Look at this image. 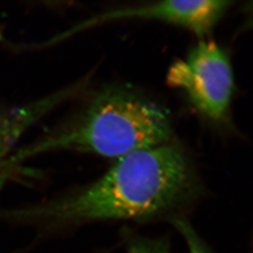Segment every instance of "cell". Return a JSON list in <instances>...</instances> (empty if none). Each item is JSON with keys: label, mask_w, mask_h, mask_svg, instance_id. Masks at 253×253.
<instances>
[{"label": "cell", "mask_w": 253, "mask_h": 253, "mask_svg": "<svg viewBox=\"0 0 253 253\" xmlns=\"http://www.w3.org/2000/svg\"><path fill=\"white\" fill-rule=\"evenodd\" d=\"M193 184L184 152L167 143L119 158L93 185L42 213L68 220L148 217L181 202Z\"/></svg>", "instance_id": "obj_1"}, {"label": "cell", "mask_w": 253, "mask_h": 253, "mask_svg": "<svg viewBox=\"0 0 253 253\" xmlns=\"http://www.w3.org/2000/svg\"><path fill=\"white\" fill-rule=\"evenodd\" d=\"M168 113L140 93L122 86L103 88L71 121L14 153L12 162L53 151H77L122 158L169 143Z\"/></svg>", "instance_id": "obj_2"}, {"label": "cell", "mask_w": 253, "mask_h": 253, "mask_svg": "<svg viewBox=\"0 0 253 253\" xmlns=\"http://www.w3.org/2000/svg\"><path fill=\"white\" fill-rule=\"evenodd\" d=\"M167 79L208 119L221 122L228 118L234 74L226 52L214 41H200L186 57L169 67Z\"/></svg>", "instance_id": "obj_3"}, {"label": "cell", "mask_w": 253, "mask_h": 253, "mask_svg": "<svg viewBox=\"0 0 253 253\" xmlns=\"http://www.w3.org/2000/svg\"><path fill=\"white\" fill-rule=\"evenodd\" d=\"M232 4L233 2L228 0L164 1L114 10L96 17L86 26L127 18L153 19L184 27L203 36L212 30Z\"/></svg>", "instance_id": "obj_4"}, {"label": "cell", "mask_w": 253, "mask_h": 253, "mask_svg": "<svg viewBox=\"0 0 253 253\" xmlns=\"http://www.w3.org/2000/svg\"><path fill=\"white\" fill-rule=\"evenodd\" d=\"M54 106L51 97L18 108H7L0 102V184L5 169L12 164V149L17 139Z\"/></svg>", "instance_id": "obj_5"}, {"label": "cell", "mask_w": 253, "mask_h": 253, "mask_svg": "<svg viewBox=\"0 0 253 253\" xmlns=\"http://www.w3.org/2000/svg\"><path fill=\"white\" fill-rule=\"evenodd\" d=\"M177 225H178V229L184 235L189 248V253H209L206 249V247L201 242L196 233L186 222L179 220L177 222Z\"/></svg>", "instance_id": "obj_6"}, {"label": "cell", "mask_w": 253, "mask_h": 253, "mask_svg": "<svg viewBox=\"0 0 253 253\" xmlns=\"http://www.w3.org/2000/svg\"><path fill=\"white\" fill-rule=\"evenodd\" d=\"M129 253H168L162 247L156 245L154 243L136 242L132 244L129 249Z\"/></svg>", "instance_id": "obj_7"}]
</instances>
